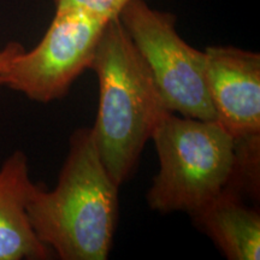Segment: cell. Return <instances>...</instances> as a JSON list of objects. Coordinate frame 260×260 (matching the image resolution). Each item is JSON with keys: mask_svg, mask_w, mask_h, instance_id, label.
I'll use <instances>...</instances> for the list:
<instances>
[{"mask_svg": "<svg viewBox=\"0 0 260 260\" xmlns=\"http://www.w3.org/2000/svg\"><path fill=\"white\" fill-rule=\"evenodd\" d=\"M119 188L100 158L92 128L76 129L56 187H39L28 205L32 230L61 260H105L118 220Z\"/></svg>", "mask_w": 260, "mask_h": 260, "instance_id": "obj_1", "label": "cell"}, {"mask_svg": "<svg viewBox=\"0 0 260 260\" xmlns=\"http://www.w3.org/2000/svg\"><path fill=\"white\" fill-rule=\"evenodd\" d=\"M90 70L99 84L94 141L106 170L122 186L169 110L148 65L118 18L104 29Z\"/></svg>", "mask_w": 260, "mask_h": 260, "instance_id": "obj_2", "label": "cell"}, {"mask_svg": "<svg viewBox=\"0 0 260 260\" xmlns=\"http://www.w3.org/2000/svg\"><path fill=\"white\" fill-rule=\"evenodd\" d=\"M151 140L159 161L146 195L151 210L191 214L225 188L233 168L234 138L216 121L169 111Z\"/></svg>", "mask_w": 260, "mask_h": 260, "instance_id": "obj_3", "label": "cell"}, {"mask_svg": "<svg viewBox=\"0 0 260 260\" xmlns=\"http://www.w3.org/2000/svg\"><path fill=\"white\" fill-rule=\"evenodd\" d=\"M118 21L148 65L164 105L170 112L216 121L206 82L205 52L178 34L176 16L132 0Z\"/></svg>", "mask_w": 260, "mask_h": 260, "instance_id": "obj_4", "label": "cell"}, {"mask_svg": "<svg viewBox=\"0 0 260 260\" xmlns=\"http://www.w3.org/2000/svg\"><path fill=\"white\" fill-rule=\"evenodd\" d=\"M109 22L70 10H56L40 42L14 58L3 84L35 103L61 99L90 69Z\"/></svg>", "mask_w": 260, "mask_h": 260, "instance_id": "obj_5", "label": "cell"}, {"mask_svg": "<svg viewBox=\"0 0 260 260\" xmlns=\"http://www.w3.org/2000/svg\"><path fill=\"white\" fill-rule=\"evenodd\" d=\"M204 52L216 122L234 139L260 134V54L234 46Z\"/></svg>", "mask_w": 260, "mask_h": 260, "instance_id": "obj_6", "label": "cell"}, {"mask_svg": "<svg viewBox=\"0 0 260 260\" xmlns=\"http://www.w3.org/2000/svg\"><path fill=\"white\" fill-rule=\"evenodd\" d=\"M39 187L31 181L22 151L14 152L0 167V260H45L53 255L28 217V205Z\"/></svg>", "mask_w": 260, "mask_h": 260, "instance_id": "obj_7", "label": "cell"}, {"mask_svg": "<svg viewBox=\"0 0 260 260\" xmlns=\"http://www.w3.org/2000/svg\"><path fill=\"white\" fill-rule=\"evenodd\" d=\"M190 216L229 260L260 259V214L245 200L222 191Z\"/></svg>", "mask_w": 260, "mask_h": 260, "instance_id": "obj_8", "label": "cell"}, {"mask_svg": "<svg viewBox=\"0 0 260 260\" xmlns=\"http://www.w3.org/2000/svg\"><path fill=\"white\" fill-rule=\"evenodd\" d=\"M260 134L234 139L232 174L223 191L240 199H258L260 182Z\"/></svg>", "mask_w": 260, "mask_h": 260, "instance_id": "obj_9", "label": "cell"}, {"mask_svg": "<svg viewBox=\"0 0 260 260\" xmlns=\"http://www.w3.org/2000/svg\"><path fill=\"white\" fill-rule=\"evenodd\" d=\"M56 10H70L102 21L117 19L132 0H53Z\"/></svg>", "mask_w": 260, "mask_h": 260, "instance_id": "obj_10", "label": "cell"}, {"mask_svg": "<svg viewBox=\"0 0 260 260\" xmlns=\"http://www.w3.org/2000/svg\"><path fill=\"white\" fill-rule=\"evenodd\" d=\"M23 50L24 47L22 46L19 42L16 41L9 42L3 50H0V84H3L5 75L8 73L10 65H11L14 58L17 56L19 52H22Z\"/></svg>", "mask_w": 260, "mask_h": 260, "instance_id": "obj_11", "label": "cell"}]
</instances>
